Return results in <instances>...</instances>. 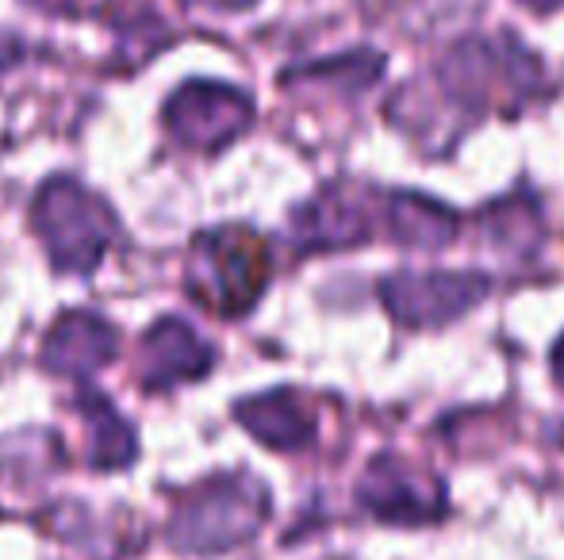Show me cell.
Instances as JSON below:
<instances>
[{
    "label": "cell",
    "mask_w": 564,
    "mask_h": 560,
    "mask_svg": "<svg viewBox=\"0 0 564 560\" xmlns=\"http://www.w3.org/2000/svg\"><path fill=\"white\" fill-rule=\"evenodd\" d=\"M538 58L514 39L468 35L453 43L438 66L442 97L465 108L468 116H484L488 108H507L530 100L538 92Z\"/></svg>",
    "instance_id": "1"
},
{
    "label": "cell",
    "mask_w": 564,
    "mask_h": 560,
    "mask_svg": "<svg viewBox=\"0 0 564 560\" xmlns=\"http://www.w3.org/2000/svg\"><path fill=\"white\" fill-rule=\"evenodd\" d=\"M269 246L246 227H224L196 242L188 292L216 315H242L258 304L269 281Z\"/></svg>",
    "instance_id": "2"
},
{
    "label": "cell",
    "mask_w": 564,
    "mask_h": 560,
    "mask_svg": "<svg viewBox=\"0 0 564 560\" xmlns=\"http://www.w3.org/2000/svg\"><path fill=\"white\" fill-rule=\"evenodd\" d=\"M265 518V492L246 476H219L188 495L173 518V546L193 553H216L246 541Z\"/></svg>",
    "instance_id": "3"
},
{
    "label": "cell",
    "mask_w": 564,
    "mask_h": 560,
    "mask_svg": "<svg viewBox=\"0 0 564 560\" xmlns=\"http://www.w3.org/2000/svg\"><path fill=\"white\" fill-rule=\"evenodd\" d=\"M35 227L51 246L58 270H93L112 239V219L93 196L69 180H54L35 200Z\"/></svg>",
    "instance_id": "4"
},
{
    "label": "cell",
    "mask_w": 564,
    "mask_h": 560,
    "mask_svg": "<svg viewBox=\"0 0 564 560\" xmlns=\"http://www.w3.org/2000/svg\"><path fill=\"white\" fill-rule=\"evenodd\" d=\"M491 292L480 273H395L380 284L384 307L408 327H442Z\"/></svg>",
    "instance_id": "5"
},
{
    "label": "cell",
    "mask_w": 564,
    "mask_h": 560,
    "mask_svg": "<svg viewBox=\"0 0 564 560\" xmlns=\"http://www.w3.org/2000/svg\"><path fill=\"white\" fill-rule=\"evenodd\" d=\"M442 480L400 457H377L357 484V499L384 523H434L446 510Z\"/></svg>",
    "instance_id": "6"
},
{
    "label": "cell",
    "mask_w": 564,
    "mask_h": 560,
    "mask_svg": "<svg viewBox=\"0 0 564 560\" xmlns=\"http://www.w3.org/2000/svg\"><path fill=\"white\" fill-rule=\"evenodd\" d=\"M253 108L238 89L216 81H193L170 100V123L188 146L219 150L238 131H246Z\"/></svg>",
    "instance_id": "7"
},
{
    "label": "cell",
    "mask_w": 564,
    "mask_h": 560,
    "mask_svg": "<svg viewBox=\"0 0 564 560\" xmlns=\"http://www.w3.org/2000/svg\"><path fill=\"white\" fill-rule=\"evenodd\" d=\"M292 231H296L300 246L307 250L357 246V242H365L372 234V219L357 196L341 193V188H327V193H319L312 204H304L296 211Z\"/></svg>",
    "instance_id": "8"
},
{
    "label": "cell",
    "mask_w": 564,
    "mask_h": 560,
    "mask_svg": "<svg viewBox=\"0 0 564 560\" xmlns=\"http://www.w3.org/2000/svg\"><path fill=\"white\" fill-rule=\"evenodd\" d=\"M238 419L250 426L258 441L273 449H300L315 438V411L300 392H269V396L246 399Z\"/></svg>",
    "instance_id": "9"
},
{
    "label": "cell",
    "mask_w": 564,
    "mask_h": 560,
    "mask_svg": "<svg viewBox=\"0 0 564 560\" xmlns=\"http://www.w3.org/2000/svg\"><path fill=\"white\" fill-rule=\"evenodd\" d=\"M142 353H147V384L162 388V384L185 381V376H200L212 365V350L185 327L181 319H162L147 338H142Z\"/></svg>",
    "instance_id": "10"
},
{
    "label": "cell",
    "mask_w": 564,
    "mask_h": 560,
    "mask_svg": "<svg viewBox=\"0 0 564 560\" xmlns=\"http://www.w3.org/2000/svg\"><path fill=\"white\" fill-rule=\"evenodd\" d=\"M116 353V330L93 315H66L46 342L43 361L54 373H82L105 365Z\"/></svg>",
    "instance_id": "11"
},
{
    "label": "cell",
    "mask_w": 564,
    "mask_h": 560,
    "mask_svg": "<svg viewBox=\"0 0 564 560\" xmlns=\"http://www.w3.org/2000/svg\"><path fill=\"white\" fill-rule=\"evenodd\" d=\"M384 223L395 242L415 246V250H438V246H446V242H453V234H457V216H453L446 204L431 200V196H419V193L388 196Z\"/></svg>",
    "instance_id": "12"
},
{
    "label": "cell",
    "mask_w": 564,
    "mask_h": 560,
    "mask_svg": "<svg viewBox=\"0 0 564 560\" xmlns=\"http://www.w3.org/2000/svg\"><path fill=\"white\" fill-rule=\"evenodd\" d=\"M553 376H557V384L564 388V338L557 342V350H553Z\"/></svg>",
    "instance_id": "13"
},
{
    "label": "cell",
    "mask_w": 564,
    "mask_h": 560,
    "mask_svg": "<svg viewBox=\"0 0 564 560\" xmlns=\"http://www.w3.org/2000/svg\"><path fill=\"white\" fill-rule=\"evenodd\" d=\"M208 4H216V8H242V4H250V0H208Z\"/></svg>",
    "instance_id": "14"
},
{
    "label": "cell",
    "mask_w": 564,
    "mask_h": 560,
    "mask_svg": "<svg viewBox=\"0 0 564 560\" xmlns=\"http://www.w3.org/2000/svg\"><path fill=\"white\" fill-rule=\"evenodd\" d=\"M534 8H557V4H564V0H530Z\"/></svg>",
    "instance_id": "15"
}]
</instances>
